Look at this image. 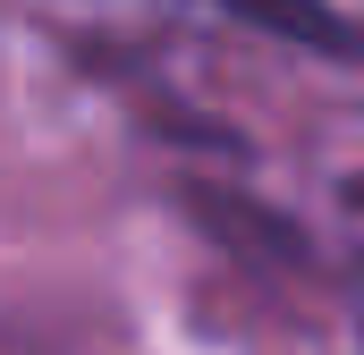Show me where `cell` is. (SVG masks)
<instances>
[{
  "label": "cell",
  "instance_id": "1",
  "mask_svg": "<svg viewBox=\"0 0 364 355\" xmlns=\"http://www.w3.org/2000/svg\"><path fill=\"white\" fill-rule=\"evenodd\" d=\"M229 9L237 26H263L272 43H296V51H322V60H364V26L339 17L331 0H212Z\"/></svg>",
  "mask_w": 364,
  "mask_h": 355
}]
</instances>
